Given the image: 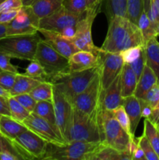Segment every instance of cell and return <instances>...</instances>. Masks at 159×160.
Returning a JSON list of instances; mask_svg holds the SVG:
<instances>
[{"mask_svg": "<svg viewBox=\"0 0 159 160\" xmlns=\"http://www.w3.org/2000/svg\"><path fill=\"white\" fill-rule=\"evenodd\" d=\"M140 29L127 17H115L108 21L107 35L100 48L102 51L119 53L131 47L144 45Z\"/></svg>", "mask_w": 159, "mask_h": 160, "instance_id": "obj_1", "label": "cell"}, {"mask_svg": "<svg viewBox=\"0 0 159 160\" xmlns=\"http://www.w3.org/2000/svg\"><path fill=\"white\" fill-rule=\"evenodd\" d=\"M102 142L73 141L62 144L48 142L42 159L48 160H91L94 153Z\"/></svg>", "mask_w": 159, "mask_h": 160, "instance_id": "obj_2", "label": "cell"}, {"mask_svg": "<svg viewBox=\"0 0 159 160\" xmlns=\"http://www.w3.org/2000/svg\"><path fill=\"white\" fill-rule=\"evenodd\" d=\"M100 68L101 62L98 65L82 71H68L58 74L53 77L49 82L52 83L72 102L76 95L88 87L100 71Z\"/></svg>", "mask_w": 159, "mask_h": 160, "instance_id": "obj_3", "label": "cell"}, {"mask_svg": "<svg viewBox=\"0 0 159 160\" xmlns=\"http://www.w3.org/2000/svg\"><path fill=\"white\" fill-rule=\"evenodd\" d=\"M98 121L101 133V142L120 152L126 151L131 137L121 127L112 111L99 109Z\"/></svg>", "mask_w": 159, "mask_h": 160, "instance_id": "obj_4", "label": "cell"}, {"mask_svg": "<svg viewBox=\"0 0 159 160\" xmlns=\"http://www.w3.org/2000/svg\"><path fill=\"white\" fill-rule=\"evenodd\" d=\"M41 39L37 33L6 36L0 39V52L10 58L33 61L37 44Z\"/></svg>", "mask_w": 159, "mask_h": 160, "instance_id": "obj_5", "label": "cell"}, {"mask_svg": "<svg viewBox=\"0 0 159 160\" xmlns=\"http://www.w3.org/2000/svg\"><path fill=\"white\" fill-rule=\"evenodd\" d=\"M73 141L101 142L98 114L89 115L73 107V119L67 142Z\"/></svg>", "mask_w": 159, "mask_h": 160, "instance_id": "obj_6", "label": "cell"}, {"mask_svg": "<svg viewBox=\"0 0 159 160\" xmlns=\"http://www.w3.org/2000/svg\"><path fill=\"white\" fill-rule=\"evenodd\" d=\"M34 60L37 61L45 70L48 81L53 77L69 70V59L55 50L44 39L37 44Z\"/></svg>", "mask_w": 159, "mask_h": 160, "instance_id": "obj_7", "label": "cell"}, {"mask_svg": "<svg viewBox=\"0 0 159 160\" xmlns=\"http://www.w3.org/2000/svg\"><path fill=\"white\" fill-rule=\"evenodd\" d=\"M12 141L23 160L42 159L48 145V142L28 128Z\"/></svg>", "mask_w": 159, "mask_h": 160, "instance_id": "obj_8", "label": "cell"}, {"mask_svg": "<svg viewBox=\"0 0 159 160\" xmlns=\"http://www.w3.org/2000/svg\"><path fill=\"white\" fill-rule=\"evenodd\" d=\"M52 103L54 106L56 125L66 142L73 119V104L67 97L54 85Z\"/></svg>", "mask_w": 159, "mask_h": 160, "instance_id": "obj_9", "label": "cell"}, {"mask_svg": "<svg viewBox=\"0 0 159 160\" xmlns=\"http://www.w3.org/2000/svg\"><path fill=\"white\" fill-rule=\"evenodd\" d=\"M99 11L87 9L86 15L76 23V36L71 40L80 51L90 52L98 55L100 48L95 46L91 34V28L95 17Z\"/></svg>", "mask_w": 159, "mask_h": 160, "instance_id": "obj_10", "label": "cell"}, {"mask_svg": "<svg viewBox=\"0 0 159 160\" xmlns=\"http://www.w3.org/2000/svg\"><path fill=\"white\" fill-rule=\"evenodd\" d=\"M101 92V78L99 71L88 87L72 100V104L73 107L89 115L98 114L99 110Z\"/></svg>", "mask_w": 159, "mask_h": 160, "instance_id": "obj_11", "label": "cell"}, {"mask_svg": "<svg viewBox=\"0 0 159 160\" xmlns=\"http://www.w3.org/2000/svg\"><path fill=\"white\" fill-rule=\"evenodd\" d=\"M39 20L30 6H23L15 18L7 24L6 36L31 34L38 32Z\"/></svg>", "mask_w": 159, "mask_h": 160, "instance_id": "obj_12", "label": "cell"}, {"mask_svg": "<svg viewBox=\"0 0 159 160\" xmlns=\"http://www.w3.org/2000/svg\"><path fill=\"white\" fill-rule=\"evenodd\" d=\"M98 56L101 59V91H104L120 74L124 62L119 53L102 51L101 48Z\"/></svg>", "mask_w": 159, "mask_h": 160, "instance_id": "obj_13", "label": "cell"}, {"mask_svg": "<svg viewBox=\"0 0 159 160\" xmlns=\"http://www.w3.org/2000/svg\"><path fill=\"white\" fill-rule=\"evenodd\" d=\"M86 12L82 15H76L69 12L62 6L50 15L40 19L39 28L60 33L67 27L76 26L86 15Z\"/></svg>", "mask_w": 159, "mask_h": 160, "instance_id": "obj_14", "label": "cell"}, {"mask_svg": "<svg viewBox=\"0 0 159 160\" xmlns=\"http://www.w3.org/2000/svg\"><path fill=\"white\" fill-rule=\"evenodd\" d=\"M23 123L28 129L34 131L46 142L55 144H62L65 142L57 127L54 126L34 112H31L23 120Z\"/></svg>", "mask_w": 159, "mask_h": 160, "instance_id": "obj_15", "label": "cell"}, {"mask_svg": "<svg viewBox=\"0 0 159 160\" xmlns=\"http://www.w3.org/2000/svg\"><path fill=\"white\" fill-rule=\"evenodd\" d=\"M122 102L123 97L119 74L105 90L101 92L99 109L113 111L117 107L122 106Z\"/></svg>", "mask_w": 159, "mask_h": 160, "instance_id": "obj_16", "label": "cell"}, {"mask_svg": "<svg viewBox=\"0 0 159 160\" xmlns=\"http://www.w3.org/2000/svg\"><path fill=\"white\" fill-rule=\"evenodd\" d=\"M38 32L43 35L44 40L47 43L66 58H69L72 54L79 51L71 41L62 37L59 32L41 28L38 29Z\"/></svg>", "mask_w": 159, "mask_h": 160, "instance_id": "obj_17", "label": "cell"}, {"mask_svg": "<svg viewBox=\"0 0 159 160\" xmlns=\"http://www.w3.org/2000/svg\"><path fill=\"white\" fill-rule=\"evenodd\" d=\"M69 59L70 71H82L98 65L101 62L98 55L90 52L77 51L72 54Z\"/></svg>", "mask_w": 159, "mask_h": 160, "instance_id": "obj_18", "label": "cell"}, {"mask_svg": "<svg viewBox=\"0 0 159 160\" xmlns=\"http://www.w3.org/2000/svg\"><path fill=\"white\" fill-rule=\"evenodd\" d=\"M122 106L124 107L130 121L131 135L132 137H135L137 126L140 123V119L142 118L140 100L134 95L126 98H123Z\"/></svg>", "mask_w": 159, "mask_h": 160, "instance_id": "obj_19", "label": "cell"}, {"mask_svg": "<svg viewBox=\"0 0 159 160\" xmlns=\"http://www.w3.org/2000/svg\"><path fill=\"white\" fill-rule=\"evenodd\" d=\"M42 81H44L27 76L25 73L22 74V73H17L16 75L13 85L12 88L9 91V92L11 96H15L20 94L30 93L36 86L38 85Z\"/></svg>", "mask_w": 159, "mask_h": 160, "instance_id": "obj_20", "label": "cell"}, {"mask_svg": "<svg viewBox=\"0 0 159 160\" xmlns=\"http://www.w3.org/2000/svg\"><path fill=\"white\" fill-rule=\"evenodd\" d=\"M157 82L159 81L155 73L146 64L140 78L138 79V81H137L134 95L139 99H142L146 95L147 92Z\"/></svg>", "mask_w": 159, "mask_h": 160, "instance_id": "obj_21", "label": "cell"}, {"mask_svg": "<svg viewBox=\"0 0 159 160\" xmlns=\"http://www.w3.org/2000/svg\"><path fill=\"white\" fill-rule=\"evenodd\" d=\"M26 129L27 128L21 122L14 120L9 116L0 115V133L8 138L15 139Z\"/></svg>", "mask_w": 159, "mask_h": 160, "instance_id": "obj_22", "label": "cell"}, {"mask_svg": "<svg viewBox=\"0 0 159 160\" xmlns=\"http://www.w3.org/2000/svg\"><path fill=\"white\" fill-rule=\"evenodd\" d=\"M120 80H121L122 97L126 98L133 95L138 80L129 64L124 63L123 65L120 73Z\"/></svg>", "mask_w": 159, "mask_h": 160, "instance_id": "obj_23", "label": "cell"}, {"mask_svg": "<svg viewBox=\"0 0 159 160\" xmlns=\"http://www.w3.org/2000/svg\"><path fill=\"white\" fill-rule=\"evenodd\" d=\"M146 64L154 71L159 81V42L157 37L149 39L144 45Z\"/></svg>", "mask_w": 159, "mask_h": 160, "instance_id": "obj_24", "label": "cell"}, {"mask_svg": "<svg viewBox=\"0 0 159 160\" xmlns=\"http://www.w3.org/2000/svg\"><path fill=\"white\" fill-rule=\"evenodd\" d=\"M91 160H132V155L126 151L120 152L102 143L93 154Z\"/></svg>", "mask_w": 159, "mask_h": 160, "instance_id": "obj_25", "label": "cell"}, {"mask_svg": "<svg viewBox=\"0 0 159 160\" xmlns=\"http://www.w3.org/2000/svg\"><path fill=\"white\" fill-rule=\"evenodd\" d=\"M63 0H34L31 9L39 19L47 17L61 7Z\"/></svg>", "mask_w": 159, "mask_h": 160, "instance_id": "obj_26", "label": "cell"}, {"mask_svg": "<svg viewBox=\"0 0 159 160\" xmlns=\"http://www.w3.org/2000/svg\"><path fill=\"white\" fill-rule=\"evenodd\" d=\"M104 7L108 21L113 17L127 15V0H104Z\"/></svg>", "mask_w": 159, "mask_h": 160, "instance_id": "obj_27", "label": "cell"}, {"mask_svg": "<svg viewBox=\"0 0 159 160\" xmlns=\"http://www.w3.org/2000/svg\"><path fill=\"white\" fill-rule=\"evenodd\" d=\"M33 112L35 113L36 115L42 117L45 120H46L47 121H48L50 123L54 125V126L57 127V125H56L55 115L54 106H53L52 102H37Z\"/></svg>", "mask_w": 159, "mask_h": 160, "instance_id": "obj_28", "label": "cell"}, {"mask_svg": "<svg viewBox=\"0 0 159 160\" xmlns=\"http://www.w3.org/2000/svg\"><path fill=\"white\" fill-rule=\"evenodd\" d=\"M30 95L37 102H52L53 84L47 81H42L30 92Z\"/></svg>", "mask_w": 159, "mask_h": 160, "instance_id": "obj_29", "label": "cell"}, {"mask_svg": "<svg viewBox=\"0 0 159 160\" xmlns=\"http://www.w3.org/2000/svg\"><path fill=\"white\" fill-rule=\"evenodd\" d=\"M137 26L140 29L143 35V40L146 43L149 39L152 38L154 37H157V34H156V26L151 23V20L148 17L146 11L143 9L141 15H140V19L138 20V23Z\"/></svg>", "mask_w": 159, "mask_h": 160, "instance_id": "obj_30", "label": "cell"}, {"mask_svg": "<svg viewBox=\"0 0 159 160\" xmlns=\"http://www.w3.org/2000/svg\"><path fill=\"white\" fill-rule=\"evenodd\" d=\"M143 134L146 136L159 158V131L147 118H145L144 120Z\"/></svg>", "mask_w": 159, "mask_h": 160, "instance_id": "obj_31", "label": "cell"}, {"mask_svg": "<svg viewBox=\"0 0 159 160\" xmlns=\"http://www.w3.org/2000/svg\"><path fill=\"white\" fill-rule=\"evenodd\" d=\"M10 117L14 120L23 123V120L31 114L29 111L26 110L13 96H9L8 98Z\"/></svg>", "mask_w": 159, "mask_h": 160, "instance_id": "obj_32", "label": "cell"}, {"mask_svg": "<svg viewBox=\"0 0 159 160\" xmlns=\"http://www.w3.org/2000/svg\"><path fill=\"white\" fill-rule=\"evenodd\" d=\"M143 10V0H127V15L130 21L137 25Z\"/></svg>", "mask_w": 159, "mask_h": 160, "instance_id": "obj_33", "label": "cell"}, {"mask_svg": "<svg viewBox=\"0 0 159 160\" xmlns=\"http://www.w3.org/2000/svg\"><path fill=\"white\" fill-rule=\"evenodd\" d=\"M62 6L69 12L76 15L84 14L88 9L86 0H63Z\"/></svg>", "mask_w": 159, "mask_h": 160, "instance_id": "obj_34", "label": "cell"}, {"mask_svg": "<svg viewBox=\"0 0 159 160\" xmlns=\"http://www.w3.org/2000/svg\"><path fill=\"white\" fill-rule=\"evenodd\" d=\"M25 74L32 78H37L42 81H48V78L45 70L37 61H31V63L27 66L25 70Z\"/></svg>", "mask_w": 159, "mask_h": 160, "instance_id": "obj_35", "label": "cell"}, {"mask_svg": "<svg viewBox=\"0 0 159 160\" xmlns=\"http://www.w3.org/2000/svg\"><path fill=\"white\" fill-rule=\"evenodd\" d=\"M143 49H144V45H138L123 50L120 52L119 54L124 63L129 64L140 57Z\"/></svg>", "mask_w": 159, "mask_h": 160, "instance_id": "obj_36", "label": "cell"}, {"mask_svg": "<svg viewBox=\"0 0 159 160\" xmlns=\"http://www.w3.org/2000/svg\"><path fill=\"white\" fill-rule=\"evenodd\" d=\"M112 112H113L114 117L118 120V122L121 125L122 128L132 137L130 132V121H129V117H128L124 107L123 106H120L117 107L116 109H114Z\"/></svg>", "mask_w": 159, "mask_h": 160, "instance_id": "obj_37", "label": "cell"}, {"mask_svg": "<svg viewBox=\"0 0 159 160\" xmlns=\"http://www.w3.org/2000/svg\"><path fill=\"white\" fill-rule=\"evenodd\" d=\"M139 146L142 148L146 157V160H159L158 156L153 149L152 146L150 144L149 141L146 138V136L143 134V135L138 138Z\"/></svg>", "mask_w": 159, "mask_h": 160, "instance_id": "obj_38", "label": "cell"}, {"mask_svg": "<svg viewBox=\"0 0 159 160\" xmlns=\"http://www.w3.org/2000/svg\"><path fill=\"white\" fill-rule=\"evenodd\" d=\"M142 99L144 100L153 109H156L159 103V82L154 84L146 93Z\"/></svg>", "mask_w": 159, "mask_h": 160, "instance_id": "obj_39", "label": "cell"}, {"mask_svg": "<svg viewBox=\"0 0 159 160\" xmlns=\"http://www.w3.org/2000/svg\"><path fill=\"white\" fill-rule=\"evenodd\" d=\"M16 75L17 73L0 68V86L7 91L10 90L15 81Z\"/></svg>", "mask_w": 159, "mask_h": 160, "instance_id": "obj_40", "label": "cell"}, {"mask_svg": "<svg viewBox=\"0 0 159 160\" xmlns=\"http://www.w3.org/2000/svg\"><path fill=\"white\" fill-rule=\"evenodd\" d=\"M25 109L30 112H33L34 107L36 106L37 101L30 95V93H25V94H20V95H17L13 96Z\"/></svg>", "mask_w": 159, "mask_h": 160, "instance_id": "obj_41", "label": "cell"}, {"mask_svg": "<svg viewBox=\"0 0 159 160\" xmlns=\"http://www.w3.org/2000/svg\"><path fill=\"white\" fill-rule=\"evenodd\" d=\"M9 152L17 156L19 160H23L17 150L16 149L12 141L0 133V152Z\"/></svg>", "mask_w": 159, "mask_h": 160, "instance_id": "obj_42", "label": "cell"}, {"mask_svg": "<svg viewBox=\"0 0 159 160\" xmlns=\"http://www.w3.org/2000/svg\"><path fill=\"white\" fill-rule=\"evenodd\" d=\"M129 65L130 66L132 70H133L136 76H137V80H138L140 78V75H141L142 72H143V69H144L145 65H146V55H145L144 49L142 52L140 57L137 59H136L135 61H133L132 62L129 63Z\"/></svg>", "mask_w": 159, "mask_h": 160, "instance_id": "obj_43", "label": "cell"}, {"mask_svg": "<svg viewBox=\"0 0 159 160\" xmlns=\"http://www.w3.org/2000/svg\"><path fill=\"white\" fill-rule=\"evenodd\" d=\"M23 6L22 0H4L0 4V12L20 9Z\"/></svg>", "mask_w": 159, "mask_h": 160, "instance_id": "obj_44", "label": "cell"}, {"mask_svg": "<svg viewBox=\"0 0 159 160\" xmlns=\"http://www.w3.org/2000/svg\"><path fill=\"white\" fill-rule=\"evenodd\" d=\"M10 59L9 56L0 52V68L12 73H19L18 68L11 63Z\"/></svg>", "mask_w": 159, "mask_h": 160, "instance_id": "obj_45", "label": "cell"}, {"mask_svg": "<svg viewBox=\"0 0 159 160\" xmlns=\"http://www.w3.org/2000/svg\"><path fill=\"white\" fill-rule=\"evenodd\" d=\"M20 9L0 12V23L1 24H8L9 22H11L15 18Z\"/></svg>", "mask_w": 159, "mask_h": 160, "instance_id": "obj_46", "label": "cell"}, {"mask_svg": "<svg viewBox=\"0 0 159 160\" xmlns=\"http://www.w3.org/2000/svg\"><path fill=\"white\" fill-rule=\"evenodd\" d=\"M0 115L9 116L10 117V111H9L8 98L0 95Z\"/></svg>", "mask_w": 159, "mask_h": 160, "instance_id": "obj_47", "label": "cell"}, {"mask_svg": "<svg viewBox=\"0 0 159 160\" xmlns=\"http://www.w3.org/2000/svg\"><path fill=\"white\" fill-rule=\"evenodd\" d=\"M76 26H70L64 28V29L62 30L59 34H60L62 37L65 38L69 39V40L71 41L72 39L76 36Z\"/></svg>", "mask_w": 159, "mask_h": 160, "instance_id": "obj_48", "label": "cell"}, {"mask_svg": "<svg viewBox=\"0 0 159 160\" xmlns=\"http://www.w3.org/2000/svg\"><path fill=\"white\" fill-rule=\"evenodd\" d=\"M141 106V115L142 117L144 118H149L150 116L152 113L153 109L147 104V102L144 101L143 99H139Z\"/></svg>", "mask_w": 159, "mask_h": 160, "instance_id": "obj_49", "label": "cell"}, {"mask_svg": "<svg viewBox=\"0 0 159 160\" xmlns=\"http://www.w3.org/2000/svg\"><path fill=\"white\" fill-rule=\"evenodd\" d=\"M154 126L157 128H159V108L154 109L152 111V113L150 116L149 118H147Z\"/></svg>", "mask_w": 159, "mask_h": 160, "instance_id": "obj_50", "label": "cell"}, {"mask_svg": "<svg viewBox=\"0 0 159 160\" xmlns=\"http://www.w3.org/2000/svg\"><path fill=\"white\" fill-rule=\"evenodd\" d=\"M87 2V6L89 9H94V10L99 11L101 3L104 0H86Z\"/></svg>", "mask_w": 159, "mask_h": 160, "instance_id": "obj_51", "label": "cell"}, {"mask_svg": "<svg viewBox=\"0 0 159 160\" xmlns=\"http://www.w3.org/2000/svg\"><path fill=\"white\" fill-rule=\"evenodd\" d=\"M132 160H146L144 152L140 146L137 147V149L132 153Z\"/></svg>", "mask_w": 159, "mask_h": 160, "instance_id": "obj_52", "label": "cell"}, {"mask_svg": "<svg viewBox=\"0 0 159 160\" xmlns=\"http://www.w3.org/2000/svg\"><path fill=\"white\" fill-rule=\"evenodd\" d=\"M1 160H19L18 158L9 152H0Z\"/></svg>", "mask_w": 159, "mask_h": 160, "instance_id": "obj_53", "label": "cell"}, {"mask_svg": "<svg viewBox=\"0 0 159 160\" xmlns=\"http://www.w3.org/2000/svg\"><path fill=\"white\" fill-rule=\"evenodd\" d=\"M6 29H7V24L0 23V39L6 37Z\"/></svg>", "mask_w": 159, "mask_h": 160, "instance_id": "obj_54", "label": "cell"}, {"mask_svg": "<svg viewBox=\"0 0 159 160\" xmlns=\"http://www.w3.org/2000/svg\"><path fill=\"white\" fill-rule=\"evenodd\" d=\"M0 95H1V96L6 97V98H9V96H11L10 94H9V91L6 90L5 88H2L1 86H0Z\"/></svg>", "mask_w": 159, "mask_h": 160, "instance_id": "obj_55", "label": "cell"}, {"mask_svg": "<svg viewBox=\"0 0 159 160\" xmlns=\"http://www.w3.org/2000/svg\"><path fill=\"white\" fill-rule=\"evenodd\" d=\"M34 0H22L23 6H31Z\"/></svg>", "mask_w": 159, "mask_h": 160, "instance_id": "obj_56", "label": "cell"}, {"mask_svg": "<svg viewBox=\"0 0 159 160\" xmlns=\"http://www.w3.org/2000/svg\"><path fill=\"white\" fill-rule=\"evenodd\" d=\"M156 34H157V36H159V21L156 24Z\"/></svg>", "mask_w": 159, "mask_h": 160, "instance_id": "obj_57", "label": "cell"}, {"mask_svg": "<svg viewBox=\"0 0 159 160\" xmlns=\"http://www.w3.org/2000/svg\"><path fill=\"white\" fill-rule=\"evenodd\" d=\"M3 1H4V0H0V4H1V3H2V2H3Z\"/></svg>", "mask_w": 159, "mask_h": 160, "instance_id": "obj_58", "label": "cell"}, {"mask_svg": "<svg viewBox=\"0 0 159 160\" xmlns=\"http://www.w3.org/2000/svg\"><path fill=\"white\" fill-rule=\"evenodd\" d=\"M157 108H159V103H158V104H157V107H156V109H157Z\"/></svg>", "mask_w": 159, "mask_h": 160, "instance_id": "obj_59", "label": "cell"}, {"mask_svg": "<svg viewBox=\"0 0 159 160\" xmlns=\"http://www.w3.org/2000/svg\"><path fill=\"white\" fill-rule=\"evenodd\" d=\"M157 130H158V131H159V128H157Z\"/></svg>", "mask_w": 159, "mask_h": 160, "instance_id": "obj_60", "label": "cell"}]
</instances>
